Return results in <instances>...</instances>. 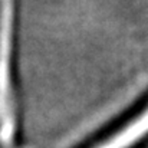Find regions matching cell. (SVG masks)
Segmentation results:
<instances>
[{
    "label": "cell",
    "instance_id": "7a4b0ae2",
    "mask_svg": "<svg viewBox=\"0 0 148 148\" xmlns=\"http://www.w3.org/2000/svg\"><path fill=\"white\" fill-rule=\"evenodd\" d=\"M148 135V106L94 148H132Z\"/></svg>",
    "mask_w": 148,
    "mask_h": 148
},
{
    "label": "cell",
    "instance_id": "6da1fadb",
    "mask_svg": "<svg viewBox=\"0 0 148 148\" xmlns=\"http://www.w3.org/2000/svg\"><path fill=\"white\" fill-rule=\"evenodd\" d=\"M13 0H0V145L10 147L16 134V111L12 89Z\"/></svg>",
    "mask_w": 148,
    "mask_h": 148
}]
</instances>
